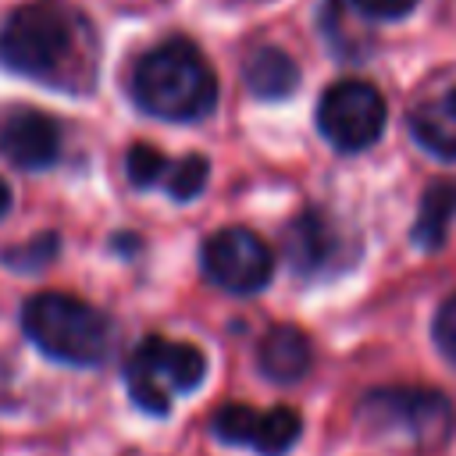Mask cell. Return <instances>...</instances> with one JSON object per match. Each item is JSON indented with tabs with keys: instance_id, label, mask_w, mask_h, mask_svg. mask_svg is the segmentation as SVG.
Here are the masks:
<instances>
[{
	"instance_id": "cell-1",
	"label": "cell",
	"mask_w": 456,
	"mask_h": 456,
	"mask_svg": "<svg viewBox=\"0 0 456 456\" xmlns=\"http://www.w3.org/2000/svg\"><path fill=\"white\" fill-rule=\"evenodd\" d=\"M89 21L57 0L21 4L0 28V64L46 86H71V68L86 50Z\"/></svg>"
},
{
	"instance_id": "cell-2",
	"label": "cell",
	"mask_w": 456,
	"mask_h": 456,
	"mask_svg": "<svg viewBox=\"0 0 456 456\" xmlns=\"http://www.w3.org/2000/svg\"><path fill=\"white\" fill-rule=\"evenodd\" d=\"M132 96L160 121H200L217 103V78L192 43L167 39L135 64Z\"/></svg>"
},
{
	"instance_id": "cell-3",
	"label": "cell",
	"mask_w": 456,
	"mask_h": 456,
	"mask_svg": "<svg viewBox=\"0 0 456 456\" xmlns=\"http://www.w3.org/2000/svg\"><path fill=\"white\" fill-rule=\"evenodd\" d=\"M21 328L28 342L57 363L96 367L107 360L114 331L103 310L68 292H39L21 306Z\"/></svg>"
},
{
	"instance_id": "cell-4",
	"label": "cell",
	"mask_w": 456,
	"mask_h": 456,
	"mask_svg": "<svg viewBox=\"0 0 456 456\" xmlns=\"http://www.w3.org/2000/svg\"><path fill=\"white\" fill-rule=\"evenodd\" d=\"M360 420L374 435H399L417 449H438L449 442L456 413L452 403L435 388L392 385L360 399Z\"/></svg>"
},
{
	"instance_id": "cell-5",
	"label": "cell",
	"mask_w": 456,
	"mask_h": 456,
	"mask_svg": "<svg viewBox=\"0 0 456 456\" xmlns=\"http://www.w3.org/2000/svg\"><path fill=\"white\" fill-rule=\"evenodd\" d=\"M207 374V356L203 349L175 338H142L128 363H125V381L128 395L139 410L160 417L171 410V399L182 392H192Z\"/></svg>"
},
{
	"instance_id": "cell-6",
	"label": "cell",
	"mask_w": 456,
	"mask_h": 456,
	"mask_svg": "<svg viewBox=\"0 0 456 456\" xmlns=\"http://www.w3.org/2000/svg\"><path fill=\"white\" fill-rule=\"evenodd\" d=\"M385 100L370 82L342 78L321 93L317 128L338 153H360L374 146L385 132Z\"/></svg>"
},
{
	"instance_id": "cell-7",
	"label": "cell",
	"mask_w": 456,
	"mask_h": 456,
	"mask_svg": "<svg viewBox=\"0 0 456 456\" xmlns=\"http://www.w3.org/2000/svg\"><path fill=\"white\" fill-rule=\"evenodd\" d=\"M200 267L203 274L224 289V292H235V296H249V292H260L271 274H274V256L267 249V242L249 232V228H221L214 232L203 249H200Z\"/></svg>"
},
{
	"instance_id": "cell-8",
	"label": "cell",
	"mask_w": 456,
	"mask_h": 456,
	"mask_svg": "<svg viewBox=\"0 0 456 456\" xmlns=\"http://www.w3.org/2000/svg\"><path fill=\"white\" fill-rule=\"evenodd\" d=\"M210 428L228 445H249L260 456H285L296 445L303 420L292 406L253 410L246 403H228L210 417Z\"/></svg>"
},
{
	"instance_id": "cell-9",
	"label": "cell",
	"mask_w": 456,
	"mask_h": 456,
	"mask_svg": "<svg viewBox=\"0 0 456 456\" xmlns=\"http://www.w3.org/2000/svg\"><path fill=\"white\" fill-rule=\"evenodd\" d=\"M0 153L25 171H43L61 157V125L32 107H11L0 114Z\"/></svg>"
},
{
	"instance_id": "cell-10",
	"label": "cell",
	"mask_w": 456,
	"mask_h": 456,
	"mask_svg": "<svg viewBox=\"0 0 456 456\" xmlns=\"http://www.w3.org/2000/svg\"><path fill=\"white\" fill-rule=\"evenodd\" d=\"M342 249H346V239L338 224L321 210H303L299 217L285 224V260L303 278L338 267Z\"/></svg>"
},
{
	"instance_id": "cell-11",
	"label": "cell",
	"mask_w": 456,
	"mask_h": 456,
	"mask_svg": "<svg viewBox=\"0 0 456 456\" xmlns=\"http://www.w3.org/2000/svg\"><path fill=\"white\" fill-rule=\"evenodd\" d=\"M406 125L420 150H428L438 160H456V86L420 100L410 110Z\"/></svg>"
},
{
	"instance_id": "cell-12",
	"label": "cell",
	"mask_w": 456,
	"mask_h": 456,
	"mask_svg": "<svg viewBox=\"0 0 456 456\" xmlns=\"http://www.w3.org/2000/svg\"><path fill=\"white\" fill-rule=\"evenodd\" d=\"M256 363H260V374L278 381V385H292L299 381L310 363H314V349H310V338L296 328V324H274L264 338H260V349H256Z\"/></svg>"
},
{
	"instance_id": "cell-13",
	"label": "cell",
	"mask_w": 456,
	"mask_h": 456,
	"mask_svg": "<svg viewBox=\"0 0 456 456\" xmlns=\"http://www.w3.org/2000/svg\"><path fill=\"white\" fill-rule=\"evenodd\" d=\"M242 78H246V89L256 96V100H285L296 93L299 86V68L296 61L278 50V46H256L249 57H246V68H242Z\"/></svg>"
},
{
	"instance_id": "cell-14",
	"label": "cell",
	"mask_w": 456,
	"mask_h": 456,
	"mask_svg": "<svg viewBox=\"0 0 456 456\" xmlns=\"http://www.w3.org/2000/svg\"><path fill=\"white\" fill-rule=\"evenodd\" d=\"M452 217H456V182H431L428 192L420 196V210L410 228V239L420 249H442Z\"/></svg>"
},
{
	"instance_id": "cell-15",
	"label": "cell",
	"mask_w": 456,
	"mask_h": 456,
	"mask_svg": "<svg viewBox=\"0 0 456 456\" xmlns=\"http://www.w3.org/2000/svg\"><path fill=\"white\" fill-rule=\"evenodd\" d=\"M57 253H61L57 232H43V235H36V239H25V242L4 249L0 260H4L11 271H18V274H36V271H43Z\"/></svg>"
},
{
	"instance_id": "cell-16",
	"label": "cell",
	"mask_w": 456,
	"mask_h": 456,
	"mask_svg": "<svg viewBox=\"0 0 456 456\" xmlns=\"http://www.w3.org/2000/svg\"><path fill=\"white\" fill-rule=\"evenodd\" d=\"M207 175H210V160L203 153H185L182 160L171 164L167 178H164V189L171 200L185 203V200H196L207 185Z\"/></svg>"
},
{
	"instance_id": "cell-17",
	"label": "cell",
	"mask_w": 456,
	"mask_h": 456,
	"mask_svg": "<svg viewBox=\"0 0 456 456\" xmlns=\"http://www.w3.org/2000/svg\"><path fill=\"white\" fill-rule=\"evenodd\" d=\"M125 171H128V182H132L135 189H153L160 178H167L171 164L164 160V153H160L157 146L135 142V146L128 150V157H125Z\"/></svg>"
},
{
	"instance_id": "cell-18",
	"label": "cell",
	"mask_w": 456,
	"mask_h": 456,
	"mask_svg": "<svg viewBox=\"0 0 456 456\" xmlns=\"http://www.w3.org/2000/svg\"><path fill=\"white\" fill-rule=\"evenodd\" d=\"M431 335H435V346L442 349V356L456 367V296H449V299L435 310Z\"/></svg>"
},
{
	"instance_id": "cell-19",
	"label": "cell",
	"mask_w": 456,
	"mask_h": 456,
	"mask_svg": "<svg viewBox=\"0 0 456 456\" xmlns=\"http://www.w3.org/2000/svg\"><path fill=\"white\" fill-rule=\"evenodd\" d=\"M346 4L370 21H399L417 7V0H346Z\"/></svg>"
},
{
	"instance_id": "cell-20",
	"label": "cell",
	"mask_w": 456,
	"mask_h": 456,
	"mask_svg": "<svg viewBox=\"0 0 456 456\" xmlns=\"http://www.w3.org/2000/svg\"><path fill=\"white\" fill-rule=\"evenodd\" d=\"M7 207H11V185L0 178V217L7 214Z\"/></svg>"
}]
</instances>
